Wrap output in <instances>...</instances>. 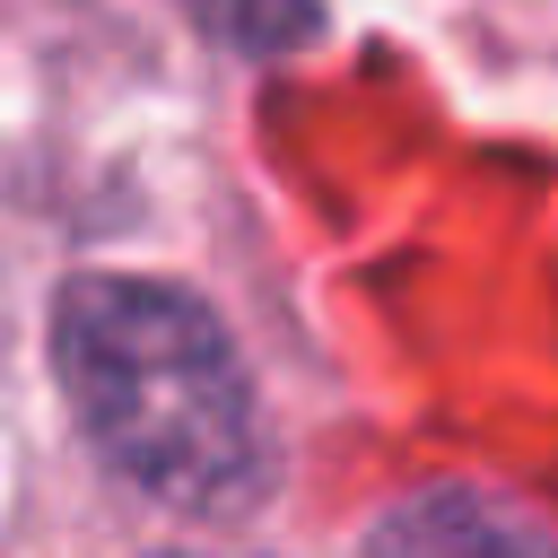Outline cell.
Here are the masks:
<instances>
[{
	"mask_svg": "<svg viewBox=\"0 0 558 558\" xmlns=\"http://www.w3.org/2000/svg\"><path fill=\"white\" fill-rule=\"evenodd\" d=\"M52 375L87 436V453L174 506V514H244L262 488V418L253 375L227 323L174 279L87 270L52 296Z\"/></svg>",
	"mask_w": 558,
	"mask_h": 558,
	"instance_id": "obj_1",
	"label": "cell"
},
{
	"mask_svg": "<svg viewBox=\"0 0 558 558\" xmlns=\"http://www.w3.org/2000/svg\"><path fill=\"white\" fill-rule=\"evenodd\" d=\"M357 558H558V541L506 497L445 480V488H410L401 506H384Z\"/></svg>",
	"mask_w": 558,
	"mask_h": 558,
	"instance_id": "obj_2",
	"label": "cell"
},
{
	"mask_svg": "<svg viewBox=\"0 0 558 558\" xmlns=\"http://www.w3.org/2000/svg\"><path fill=\"white\" fill-rule=\"evenodd\" d=\"M201 35H218L227 52H296L314 44L323 9L314 0H183Z\"/></svg>",
	"mask_w": 558,
	"mask_h": 558,
	"instance_id": "obj_3",
	"label": "cell"
},
{
	"mask_svg": "<svg viewBox=\"0 0 558 558\" xmlns=\"http://www.w3.org/2000/svg\"><path fill=\"white\" fill-rule=\"evenodd\" d=\"M174 558H183V549H174Z\"/></svg>",
	"mask_w": 558,
	"mask_h": 558,
	"instance_id": "obj_4",
	"label": "cell"
}]
</instances>
